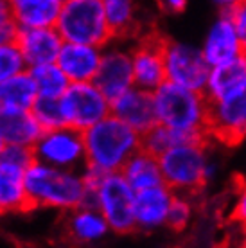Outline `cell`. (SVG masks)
<instances>
[{
	"label": "cell",
	"mask_w": 246,
	"mask_h": 248,
	"mask_svg": "<svg viewBox=\"0 0 246 248\" xmlns=\"http://www.w3.org/2000/svg\"><path fill=\"white\" fill-rule=\"evenodd\" d=\"M153 97L158 124L187 135H209L210 103L205 93L166 81Z\"/></svg>",
	"instance_id": "obj_3"
},
{
	"label": "cell",
	"mask_w": 246,
	"mask_h": 248,
	"mask_svg": "<svg viewBox=\"0 0 246 248\" xmlns=\"http://www.w3.org/2000/svg\"><path fill=\"white\" fill-rule=\"evenodd\" d=\"M210 160L209 142L180 144L158 158L164 186L174 194L194 196L207 186L205 169Z\"/></svg>",
	"instance_id": "obj_5"
},
{
	"label": "cell",
	"mask_w": 246,
	"mask_h": 248,
	"mask_svg": "<svg viewBox=\"0 0 246 248\" xmlns=\"http://www.w3.org/2000/svg\"><path fill=\"white\" fill-rule=\"evenodd\" d=\"M13 18H11V4L6 0H0V29L4 27H11Z\"/></svg>",
	"instance_id": "obj_36"
},
{
	"label": "cell",
	"mask_w": 246,
	"mask_h": 248,
	"mask_svg": "<svg viewBox=\"0 0 246 248\" xmlns=\"http://www.w3.org/2000/svg\"><path fill=\"white\" fill-rule=\"evenodd\" d=\"M111 115L128 124L131 130L140 135L148 133L158 124L153 93L137 87L121 95L119 99L111 101Z\"/></svg>",
	"instance_id": "obj_14"
},
{
	"label": "cell",
	"mask_w": 246,
	"mask_h": 248,
	"mask_svg": "<svg viewBox=\"0 0 246 248\" xmlns=\"http://www.w3.org/2000/svg\"><path fill=\"white\" fill-rule=\"evenodd\" d=\"M63 229L68 241L81 247L101 243L111 232L105 216L95 207H79L65 214Z\"/></svg>",
	"instance_id": "obj_18"
},
{
	"label": "cell",
	"mask_w": 246,
	"mask_h": 248,
	"mask_svg": "<svg viewBox=\"0 0 246 248\" xmlns=\"http://www.w3.org/2000/svg\"><path fill=\"white\" fill-rule=\"evenodd\" d=\"M56 31L65 44L92 45L99 49L113 44L105 15V0H63Z\"/></svg>",
	"instance_id": "obj_4"
},
{
	"label": "cell",
	"mask_w": 246,
	"mask_h": 248,
	"mask_svg": "<svg viewBox=\"0 0 246 248\" xmlns=\"http://www.w3.org/2000/svg\"><path fill=\"white\" fill-rule=\"evenodd\" d=\"M93 85L110 101L119 99L131 88H135L129 47H124L121 44H110L103 49V60H101L97 76L93 79Z\"/></svg>",
	"instance_id": "obj_11"
},
{
	"label": "cell",
	"mask_w": 246,
	"mask_h": 248,
	"mask_svg": "<svg viewBox=\"0 0 246 248\" xmlns=\"http://www.w3.org/2000/svg\"><path fill=\"white\" fill-rule=\"evenodd\" d=\"M135 194L121 173L108 174L95 192V207L113 234L126 236L137 232Z\"/></svg>",
	"instance_id": "obj_7"
},
{
	"label": "cell",
	"mask_w": 246,
	"mask_h": 248,
	"mask_svg": "<svg viewBox=\"0 0 246 248\" xmlns=\"http://www.w3.org/2000/svg\"><path fill=\"white\" fill-rule=\"evenodd\" d=\"M81 176H83V182H85L86 191L97 192V189L101 187V184L105 182V178L108 176V174H106L105 171H101L99 168H95V166L86 164L85 168L81 169Z\"/></svg>",
	"instance_id": "obj_34"
},
{
	"label": "cell",
	"mask_w": 246,
	"mask_h": 248,
	"mask_svg": "<svg viewBox=\"0 0 246 248\" xmlns=\"http://www.w3.org/2000/svg\"><path fill=\"white\" fill-rule=\"evenodd\" d=\"M158 9L167 16H174V15H182L187 9V2L185 0H164V2H158Z\"/></svg>",
	"instance_id": "obj_35"
},
{
	"label": "cell",
	"mask_w": 246,
	"mask_h": 248,
	"mask_svg": "<svg viewBox=\"0 0 246 248\" xmlns=\"http://www.w3.org/2000/svg\"><path fill=\"white\" fill-rule=\"evenodd\" d=\"M164 40L166 38L156 36V34H148L140 38L133 47H129L133 81L137 88L154 93L167 81Z\"/></svg>",
	"instance_id": "obj_10"
},
{
	"label": "cell",
	"mask_w": 246,
	"mask_h": 248,
	"mask_svg": "<svg viewBox=\"0 0 246 248\" xmlns=\"http://www.w3.org/2000/svg\"><path fill=\"white\" fill-rule=\"evenodd\" d=\"M38 101V90L29 70L0 85V110L31 112Z\"/></svg>",
	"instance_id": "obj_24"
},
{
	"label": "cell",
	"mask_w": 246,
	"mask_h": 248,
	"mask_svg": "<svg viewBox=\"0 0 246 248\" xmlns=\"http://www.w3.org/2000/svg\"><path fill=\"white\" fill-rule=\"evenodd\" d=\"M34 162L36 160H34L32 148H24V146H6L0 155V164H7L24 171H27Z\"/></svg>",
	"instance_id": "obj_31"
},
{
	"label": "cell",
	"mask_w": 246,
	"mask_h": 248,
	"mask_svg": "<svg viewBox=\"0 0 246 248\" xmlns=\"http://www.w3.org/2000/svg\"><path fill=\"white\" fill-rule=\"evenodd\" d=\"M31 211L25 191V171L0 164V214Z\"/></svg>",
	"instance_id": "obj_23"
},
{
	"label": "cell",
	"mask_w": 246,
	"mask_h": 248,
	"mask_svg": "<svg viewBox=\"0 0 246 248\" xmlns=\"http://www.w3.org/2000/svg\"><path fill=\"white\" fill-rule=\"evenodd\" d=\"M105 15L113 42L133 36L138 27V7L131 0H105Z\"/></svg>",
	"instance_id": "obj_25"
},
{
	"label": "cell",
	"mask_w": 246,
	"mask_h": 248,
	"mask_svg": "<svg viewBox=\"0 0 246 248\" xmlns=\"http://www.w3.org/2000/svg\"><path fill=\"white\" fill-rule=\"evenodd\" d=\"M34 160L49 168L65 171H81L86 166L83 133L74 128H58L43 131L32 148Z\"/></svg>",
	"instance_id": "obj_9"
},
{
	"label": "cell",
	"mask_w": 246,
	"mask_h": 248,
	"mask_svg": "<svg viewBox=\"0 0 246 248\" xmlns=\"http://www.w3.org/2000/svg\"><path fill=\"white\" fill-rule=\"evenodd\" d=\"M103 60V49L92 45L63 44L58 56V67L70 83H93Z\"/></svg>",
	"instance_id": "obj_17"
},
{
	"label": "cell",
	"mask_w": 246,
	"mask_h": 248,
	"mask_svg": "<svg viewBox=\"0 0 246 248\" xmlns=\"http://www.w3.org/2000/svg\"><path fill=\"white\" fill-rule=\"evenodd\" d=\"M29 209H50L63 214L83 207L88 196L81 171L49 168L34 162L25 171Z\"/></svg>",
	"instance_id": "obj_1"
},
{
	"label": "cell",
	"mask_w": 246,
	"mask_h": 248,
	"mask_svg": "<svg viewBox=\"0 0 246 248\" xmlns=\"http://www.w3.org/2000/svg\"><path fill=\"white\" fill-rule=\"evenodd\" d=\"M228 219L237 227L239 230L246 229V186L241 184L237 186V192L234 196L230 212H228Z\"/></svg>",
	"instance_id": "obj_32"
},
{
	"label": "cell",
	"mask_w": 246,
	"mask_h": 248,
	"mask_svg": "<svg viewBox=\"0 0 246 248\" xmlns=\"http://www.w3.org/2000/svg\"><path fill=\"white\" fill-rule=\"evenodd\" d=\"M217 171H219V166H217V162L212 160V156H210L209 164H207V169H205V180H207V186L215 178Z\"/></svg>",
	"instance_id": "obj_38"
},
{
	"label": "cell",
	"mask_w": 246,
	"mask_h": 248,
	"mask_svg": "<svg viewBox=\"0 0 246 248\" xmlns=\"http://www.w3.org/2000/svg\"><path fill=\"white\" fill-rule=\"evenodd\" d=\"M86 164L106 174L121 173L131 156L142 149V135L117 117H106L83 133Z\"/></svg>",
	"instance_id": "obj_2"
},
{
	"label": "cell",
	"mask_w": 246,
	"mask_h": 248,
	"mask_svg": "<svg viewBox=\"0 0 246 248\" xmlns=\"http://www.w3.org/2000/svg\"><path fill=\"white\" fill-rule=\"evenodd\" d=\"M15 44L24 58L27 70L58 62L63 42L56 29H27L18 31Z\"/></svg>",
	"instance_id": "obj_15"
},
{
	"label": "cell",
	"mask_w": 246,
	"mask_h": 248,
	"mask_svg": "<svg viewBox=\"0 0 246 248\" xmlns=\"http://www.w3.org/2000/svg\"><path fill=\"white\" fill-rule=\"evenodd\" d=\"M235 248H246V229L239 230V236H237V241H235Z\"/></svg>",
	"instance_id": "obj_39"
},
{
	"label": "cell",
	"mask_w": 246,
	"mask_h": 248,
	"mask_svg": "<svg viewBox=\"0 0 246 248\" xmlns=\"http://www.w3.org/2000/svg\"><path fill=\"white\" fill-rule=\"evenodd\" d=\"M164 60H166V78L169 83L194 92H205L212 67L205 60L200 45L166 38Z\"/></svg>",
	"instance_id": "obj_6"
},
{
	"label": "cell",
	"mask_w": 246,
	"mask_h": 248,
	"mask_svg": "<svg viewBox=\"0 0 246 248\" xmlns=\"http://www.w3.org/2000/svg\"><path fill=\"white\" fill-rule=\"evenodd\" d=\"M241 184H245V186H246V173L243 174V180H241Z\"/></svg>",
	"instance_id": "obj_41"
},
{
	"label": "cell",
	"mask_w": 246,
	"mask_h": 248,
	"mask_svg": "<svg viewBox=\"0 0 246 248\" xmlns=\"http://www.w3.org/2000/svg\"><path fill=\"white\" fill-rule=\"evenodd\" d=\"M230 16L234 20V25L235 29H237V34H239L243 52L246 54V0H237L235 2Z\"/></svg>",
	"instance_id": "obj_33"
},
{
	"label": "cell",
	"mask_w": 246,
	"mask_h": 248,
	"mask_svg": "<svg viewBox=\"0 0 246 248\" xmlns=\"http://www.w3.org/2000/svg\"><path fill=\"white\" fill-rule=\"evenodd\" d=\"M60 105L65 126L81 133L111 115V101L93 83H72Z\"/></svg>",
	"instance_id": "obj_8"
},
{
	"label": "cell",
	"mask_w": 246,
	"mask_h": 248,
	"mask_svg": "<svg viewBox=\"0 0 246 248\" xmlns=\"http://www.w3.org/2000/svg\"><path fill=\"white\" fill-rule=\"evenodd\" d=\"M246 85V54L232 62L210 68L209 81L205 87V97L209 103H219L232 97Z\"/></svg>",
	"instance_id": "obj_20"
},
{
	"label": "cell",
	"mask_w": 246,
	"mask_h": 248,
	"mask_svg": "<svg viewBox=\"0 0 246 248\" xmlns=\"http://www.w3.org/2000/svg\"><path fill=\"white\" fill-rule=\"evenodd\" d=\"M4 148H6V142H4V139L0 137V155H2V151H4Z\"/></svg>",
	"instance_id": "obj_40"
},
{
	"label": "cell",
	"mask_w": 246,
	"mask_h": 248,
	"mask_svg": "<svg viewBox=\"0 0 246 248\" xmlns=\"http://www.w3.org/2000/svg\"><path fill=\"white\" fill-rule=\"evenodd\" d=\"M16 32H18V29H16L15 25L0 29V45L11 44V42H15V38H16Z\"/></svg>",
	"instance_id": "obj_37"
},
{
	"label": "cell",
	"mask_w": 246,
	"mask_h": 248,
	"mask_svg": "<svg viewBox=\"0 0 246 248\" xmlns=\"http://www.w3.org/2000/svg\"><path fill=\"white\" fill-rule=\"evenodd\" d=\"M29 74L34 79L38 97H45V99H62L68 87L72 85L67 76L63 74L62 68L58 67V63L31 68Z\"/></svg>",
	"instance_id": "obj_27"
},
{
	"label": "cell",
	"mask_w": 246,
	"mask_h": 248,
	"mask_svg": "<svg viewBox=\"0 0 246 248\" xmlns=\"http://www.w3.org/2000/svg\"><path fill=\"white\" fill-rule=\"evenodd\" d=\"M43 130L31 112L20 110H0V137L6 146L34 148Z\"/></svg>",
	"instance_id": "obj_21"
},
{
	"label": "cell",
	"mask_w": 246,
	"mask_h": 248,
	"mask_svg": "<svg viewBox=\"0 0 246 248\" xmlns=\"http://www.w3.org/2000/svg\"><path fill=\"white\" fill-rule=\"evenodd\" d=\"M194 214H196L194 198L187 196V194H174L171 209H169V216H167L166 229L172 230V232H184L191 227Z\"/></svg>",
	"instance_id": "obj_28"
},
{
	"label": "cell",
	"mask_w": 246,
	"mask_h": 248,
	"mask_svg": "<svg viewBox=\"0 0 246 248\" xmlns=\"http://www.w3.org/2000/svg\"><path fill=\"white\" fill-rule=\"evenodd\" d=\"M32 117L36 119L40 128L43 131L58 130L65 126V119H63L62 105L60 99H45V97H38V101L32 106Z\"/></svg>",
	"instance_id": "obj_29"
},
{
	"label": "cell",
	"mask_w": 246,
	"mask_h": 248,
	"mask_svg": "<svg viewBox=\"0 0 246 248\" xmlns=\"http://www.w3.org/2000/svg\"><path fill=\"white\" fill-rule=\"evenodd\" d=\"M27 67L24 63V58L20 54L18 47L15 42L0 45V85H4L15 76L25 72Z\"/></svg>",
	"instance_id": "obj_30"
},
{
	"label": "cell",
	"mask_w": 246,
	"mask_h": 248,
	"mask_svg": "<svg viewBox=\"0 0 246 248\" xmlns=\"http://www.w3.org/2000/svg\"><path fill=\"white\" fill-rule=\"evenodd\" d=\"M121 174L135 192H142L164 186L160 162H158L156 156H153L151 153L144 151V149H140L138 153H135L129 158L128 164L121 171Z\"/></svg>",
	"instance_id": "obj_22"
},
{
	"label": "cell",
	"mask_w": 246,
	"mask_h": 248,
	"mask_svg": "<svg viewBox=\"0 0 246 248\" xmlns=\"http://www.w3.org/2000/svg\"><path fill=\"white\" fill-rule=\"evenodd\" d=\"M200 47H201V52L210 67L223 65V63L232 62L241 54H245L234 20L230 15H223V13H219L214 18V22L210 24L209 31Z\"/></svg>",
	"instance_id": "obj_13"
},
{
	"label": "cell",
	"mask_w": 246,
	"mask_h": 248,
	"mask_svg": "<svg viewBox=\"0 0 246 248\" xmlns=\"http://www.w3.org/2000/svg\"><path fill=\"white\" fill-rule=\"evenodd\" d=\"M174 192L166 186L148 189L135 194V227L137 232L151 234L167 227V216Z\"/></svg>",
	"instance_id": "obj_16"
},
{
	"label": "cell",
	"mask_w": 246,
	"mask_h": 248,
	"mask_svg": "<svg viewBox=\"0 0 246 248\" xmlns=\"http://www.w3.org/2000/svg\"><path fill=\"white\" fill-rule=\"evenodd\" d=\"M209 135L227 146L246 139V85L232 97L210 105Z\"/></svg>",
	"instance_id": "obj_12"
},
{
	"label": "cell",
	"mask_w": 246,
	"mask_h": 248,
	"mask_svg": "<svg viewBox=\"0 0 246 248\" xmlns=\"http://www.w3.org/2000/svg\"><path fill=\"white\" fill-rule=\"evenodd\" d=\"M11 18L18 31L56 29L63 0H11Z\"/></svg>",
	"instance_id": "obj_19"
},
{
	"label": "cell",
	"mask_w": 246,
	"mask_h": 248,
	"mask_svg": "<svg viewBox=\"0 0 246 248\" xmlns=\"http://www.w3.org/2000/svg\"><path fill=\"white\" fill-rule=\"evenodd\" d=\"M189 142H210V137H198V135H187V133H180L171 128H166L162 124H156L153 130L142 135V149L151 153L153 156L160 158L164 153L169 149L176 148L180 144Z\"/></svg>",
	"instance_id": "obj_26"
}]
</instances>
